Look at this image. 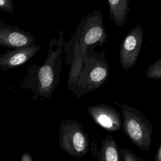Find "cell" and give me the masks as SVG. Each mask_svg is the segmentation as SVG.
Segmentation results:
<instances>
[{
    "label": "cell",
    "mask_w": 161,
    "mask_h": 161,
    "mask_svg": "<svg viewBox=\"0 0 161 161\" xmlns=\"http://www.w3.org/2000/svg\"><path fill=\"white\" fill-rule=\"evenodd\" d=\"M119 148L114 138L108 135L102 140L97 153V161H121Z\"/></svg>",
    "instance_id": "10"
},
{
    "label": "cell",
    "mask_w": 161,
    "mask_h": 161,
    "mask_svg": "<svg viewBox=\"0 0 161 161\" xmlns=\"http://www.w3.org/2000/svg\"><path fill=\"white\" fill-rule=\"evenodd\" d=\"M64 45L62 31H60L58 39L52 38L49 44L48 54L44 63L40 66L32 65L21 81V87L33 92V99L38 97H50L60 80L62 68V52Z\"/></svg>",
    "instance_id": "1"
},
{
    "label": "cell",
    "mask_w": 161,
    "mask_h": 161,
    "mask_svg": "<svg viewBox=\"0 0 161 161\" xmlns=\"http://www.w3.org/2000/svg\"><path fill=\"white\" fill-rule=\"evenodd\" d=\"M144 40V32L141 25H137L123 39L119 51V62L125 70L130 69L136 62Z\"/></svg>",
    "instance_id": "6"
},
{
    "label": "cell",
    "mask_w": 161,
    "mask_h": 161,
    "mask_svg": "<svg viewBox=\"0 0 161 161\" xmlns=\"http://www.w3.org/2000/svg\"><path fill=\"white\" fill-rule=\"evenodd\" d=\"M106 40L103 14L99 10H95L81 19L75 32L66 45L67 55L70 53L73 60L85 53L89 47L94 44L102 46Z\"/></svg>",
    "instance_id": "3"
},
{
    "label": "cell",
    "mask_w": 161,
    "mask_h": 161,
    "mask_svg": "<svg viewBox=\"0 0 161 161\" xmlns=\"http://www.w3.org/2000/svg\"><path fill=\"white\" fill-rule=\"evenodd\" d=\"M131 0H108V6L109 17L117 27L126 22L130 12Z\"/></svg>",
    "instance_id": "11"
},
{
    "label": "cell",
    "mask_w": 161,
    "mask_h": 161,
    "mask_svg": "<svg viewBox=\"0 0 161 161\" xmlns=\"http://www.w3.org/2000/svg\"><path fill=\"white\" fill-rule=\"evenodd\" d=\"M119 152L122 161H142L133 152L128 149H120Z\"/></svg>",
    "instance_id": "13"
},
{
    "label": "cell",
    "mask_w": 161,
    "mask_h": 161,
    "mask_svg": "<svg viewBox=\"0 0 161 161\" xmlns=\"http://www.w3.org/2000/svg\"><path fill=\"white\" fill-rule=\"evenodd\" d=\"M119 107L123 132L138 148L148 151L151 145L153 125L135 107L126 104H121Z\"/></svg>",
    "instance_id": "4"
},
{
    "label": "cell",
    "mask_w": 161,
    "mask_h": 161,
    "mask_svg": "<svg viewBox=\"0 0 161 161\" xmlns=\"http://www.w3.org/2000/svg\"><path fill=\"white\" fill-rule=\"evenodd\" d=\"M35 42L30 32L0 21V46L14 49L34 45Z\"/></svg>",
    "instance_id": "7"
},
{
    "label": "cell",
    "mask_w": 161,
    "mask_h": 161,
    "mask_svg": "<svg viewBox=\"0 0 161 161\" xmlns=\"http://www.w3.org/2000/svg\"><path fill=\"white\" fill-rule=\"evenodd\" d=\"M20 161H33V160L29 153H24L21 155Z\"/></svg>",
    "instance_id": "15"
},
{
    "label": "cell",
    "mask_w": 161,
    "mask_h": 161,
    "mask_svg": "<svg viewBox=\"0 0 161 161\" xmlns=\"http://www.w3.org/2000/svg\"><path fill=\"white\" fill-rule=\"evenodd\" d=\"M60 147L70 155L81 158L89 149V138L83 125L77 120L66 119L62 121L59 128Z\"/></svg>",
    "instance_id": "5"
},
{
    "label": "cell",
    "mask_w": 161,
    "mask_h": 161,
    "mask_svg": "<svg viewBox=\"0 0 161 161\" xmlns=\"http://www.w3.org/2000/svg\"><path fill=\"white\" fill-rule=\"evenodd\" d=\"M40 45H34L11 49L0 54V70L8 71L23 65L40 50Z\"/></svg>",
    "instance_id": "9"
},
{
    "label": "cell",
    "mask_w": 161,
    "mask_h": 161,
    "mask_svg": "<svg viewBox=\"0 0 161 161\" xmlns=\"http://www.w3.org/2000/svg\"><path fill=\"white\" fill-rule=\"evenodd\" d=\"M109 67L104 52L89 51L73 58L67 87L77 97L99 88L109 75Z\"/></svg>",
    "instance_id": "2"
},
{
    "label": "cell",
    "mask_w": 161,
    "mask_h": 161,
    "mask_svg": "<svg viewBox=\"0 0 161 161\" xmlns=\"http://www.w3.org/2000/svg\"><path fill=\"white\" fill-rule=\"evenodd\" d=\"M155 161H161V144L156 153L155 157Z\"/></svg>",
    "instance_id": "16"
},
{
    "label": "cell",
    "mask_w": 161,
    "mask_h": 161,
    "mask_svg": "<svg viewBox=\"0 0 161 161\" xmlns=\"http://www.w3.org/2000/svg\"><path fill=\"white\" fill-rule=\"evenodd\" d=\"M0 10L12 13L14 11V3L11 0H0Z\"/></svg>",
    "instance_id": "14"
},
{
    "label": "cell",
    "mask_w": 161,
    "mask_h": 161,
    "mask_svg": "<svg viewBox=\"0 0 161 161\" xmlns=\"http://www.w3.org/2000/svg\"><path fill=\"white\" fill-rule=\"evenodd\" d=\"M87 110L94 121L108 131H118L122 126L121 115L111 105L98 104L88 107Z\"/></svg>",
    "instance_id": "8"
},
{
    "label": "cell",
    "mask_w": 161,
    "mask_h": 161,
    "mask_svg": "<svg viewBox=\"0 0 161 161\" xmlns=\"http://www.w3.org/2000/svg\"><path fill=\"white\" fill-rule=\"evenodd\" d=\"M145 77L150 79H161V57L153 62L147 69Z\"/></svg>",
    "instance_id": "12"
},
{
    "label": "cell",
    "mask_w": 161,
    "mask_h": 161,
    "mask_svg": "<svg viewBox=\"0 0 161 161\" xmlns=\"http://www.w3.org/2000/svg\"><path fill=\"white\" fill-rule=\"evenodd\" d=\"M158 24H159V25L160 26V35H161V19H160V21H159V22H158Z\"/></svg>",
    "instance_id": "17"
}]
</instances>
